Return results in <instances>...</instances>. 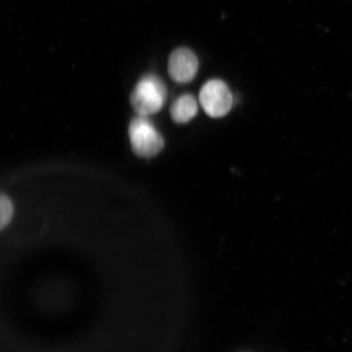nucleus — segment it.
<instances>
[{
  "label": "nucleus",
  "mask_w": 352,
  "mask_h": 352,
  "mask_svg": "<svg viewBox=\"0 0 352 352\" xmlns=\"http://www.w3.org/2000/svg\"><path fill=\"white\" fill-rule=\"evenodd\" d=\"M198 69L197 56L186 47H180L171 54L168 63L169 76L178 83H188L195 78Z\"/></svg>",
  "instance_id": "nucleus-4"
},
{
  "label": "nucleus",
  "mask_w": 352,
  "mask_h": 352,
  "mask_svg": "<svg viewBox=\"0 0 352 352\" xmlns=\"http://www.w3.org/2000/svg\"><path fill=\"white\" fill-rule=\"evenodd\" d=\"M13 215V206L10 197L2 195L0 199V228L3 230L11 222Z\"/></svg>",
  "instance_id": "nucleus-6"
},
{
  "label": "nucleus",
  "mask_w": 352,
  "mask_h": 352,
  "mask_svg": "<svg viewBox=\"0 0 352 352\" xmlns=\"http://www.w3.org/2000/svg\"><path fill=\"white\" fill-rule=\"evenodd\" d=\"M199 100L204 111L211 118H222L230 111L232 95L226 82L212 79L201 87Z\"/></svg>",
  "instance_id": "nucleus-3"
},
{
  "label": "nucleus",
  "mask_w": 352,
  "mask_h": 352,
  "mask_svg": "<svg viewBox=\"0 0 352 352\" xmlns=\"http://www.w3.org/2000/svg\"><path fill=\"white\" fill-rule=\"evenodd\" d=\"M167 90L160 78L147 74L136 83L131 94L132 108L140 116L148 117L160 112L164 107Z\"/></svg>",
  "instance_id": "nucleus-1"
},
{
  "label": "nucleus",
  "mask_w": 352,
  "mask_h": 352,
  "mask_svg": "<svg viewBox=\"0 0 352 352\" xmlns=\"http://www.w3.org/2000/svg\"><path fill=\"white\" fill-rule=\"evenodd\" d=\"M129 134L132 151L140 157L156 156L164 147L160 132L147 117L138 116L133 118L130 122Z\"/></svg>",
  "instance_id": "nucleus-2"
},
{
  "label": "nucleus",
  "mask_w": 352,
  "mask_h": 352,
  "mask_svg": "<svg viewBox=\"0 0 352 352\" xmlns=\"http://www.w3.org/2000/svg\"><path fill=\"white\" fill-rule=\"evenodd\" d=\"M197 102L192 95L184 94L175 101L170 107V116L176 123H186L197 113Z\"/></svg>",
  "instance_id": "nucleus-5"
}]
</instances>
